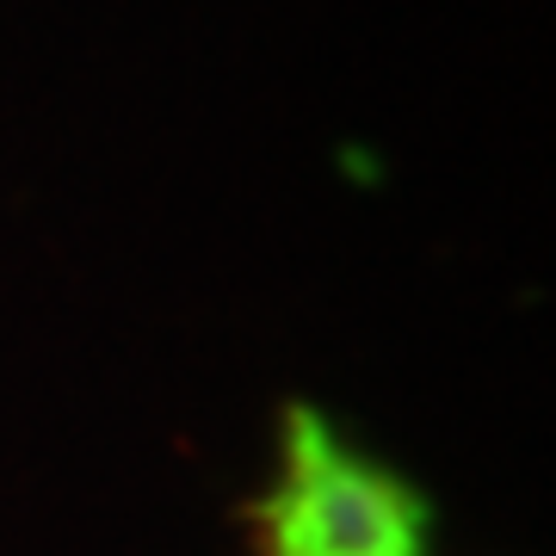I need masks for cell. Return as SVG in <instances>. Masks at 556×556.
Listing matches in <instances>:
<instances>
[{
  "label": "cell",
  "mask_w": 556,
  "mask_h": 556,
  "mask_svg": "<svg viewBox=\"0 0 556 556\" xmlns=\"http://www.w3.org/2000/svg\"><path fill=\"white\" fill-rule=\"evenodd\" d=\"M427 507L415 489L340 452L316 415H291L273 556H420Z\"/></svg>",
  "instance_id": "1"
}]
</instances>
